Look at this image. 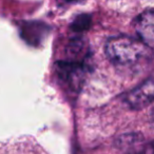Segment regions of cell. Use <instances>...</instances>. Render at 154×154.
Instances as JSON below:
<instances>
[{"instance_id": "cell-5", "label": "cell", "mask_w": 154, "mask_h": 154, "mask_svg": "<svg viewBox=\"0 0 154 154\" xmlns=\"http://www.w3.org/2000/svg\"><path fill=\"white\" fill-rule=\"evenodd\" d=\"M143 137L138 133H127L120 135L115 140V147L126 152L140 151V148H145Z\"/></svg>"}, {"instance_id": "cell-1", "label": "cell", "mask_w": 154, "mask_h": 154, "mask_svg": "<svg viewBox=\"0 0 154 154\" xmlns=\"http://www.w3.org/2000/svg\"><path fill=\"white\" fill-rule=\"evenodd\" d=\"M106 55L116 66H132L147 56L150 48L139 39L126 35L111 37L106 43Z\"/></svg>"}, {"instance_id": "cell-7", "label": "cell", "mask_w": 154, "mask_h": 154, "mask_svg": "<svg viewBox=\"0 0 154 154\" xmlns=\"http://www.w3.org/2000/svg\"><path fill=\"white\" fill-rule=\"evenodd\" d=\"M62 2L64 3H70V5H74V3H80L82 2L84 0H61Z\"/></svg>"}, {"instance_id": "cell-4", "label": "cell", "mask_w": 154, "mask_h": 154, "mask_svg": "<svg viewBox=\"0 0 154 154\" xmlns=\"http://www.w3.org/2000/svg\"><path fill=\"white\" fill-rule=\"evenodd\" d=\"M154 15L152 10L145 11L135 19L134 28L138 39L152 49L154 45Z\"/></svg>"}, {"instance_id": "cell-6", "label": "cell", "mask_w": 154, "mask_h": 154, "mask_svg": "<svg viewBox=\"0 0 154 154\" xmlns=\"http://www.w3.org/2000/svg\"><path fill=\"white\" fill-rule=\"evenodd\" d=\"M91 24V16L88 14H80L76 16L75 19L72 21L70 28L72 31L76 33H82L84 31L88 30Z\"/></svg>"}, {"instance_id": "cell-2", "label": "cell", "mask_w": 154, "mask_h": 154, "mask_svg": "<svg viewBox=\"0 0 154 154\" xmlns=\"http://www.w3.org/2000/svg\"><path fill=\"white\" fill-rule=\"evenodd\" d=\"M153 100V79L149 77L146 82L137 86L135 89L127 93L124 101L131 110H141Z\"/></svg>"}, {"instance_id": "cell-3", "label": "cell", "mask_w": 154, "mask_h": 154, "mask_svg": "<svg viewBox=\"0 0 154 154\" xmlns=\"http://www.w3.org/2000/svg\"><path fill=\"white\" fill-rule=\"evenodd\" d=\"M87 66L82 61H58L56 63V72L61 82H66L71 87H79L84 78Z\"/></svg>"}]
</instances>
